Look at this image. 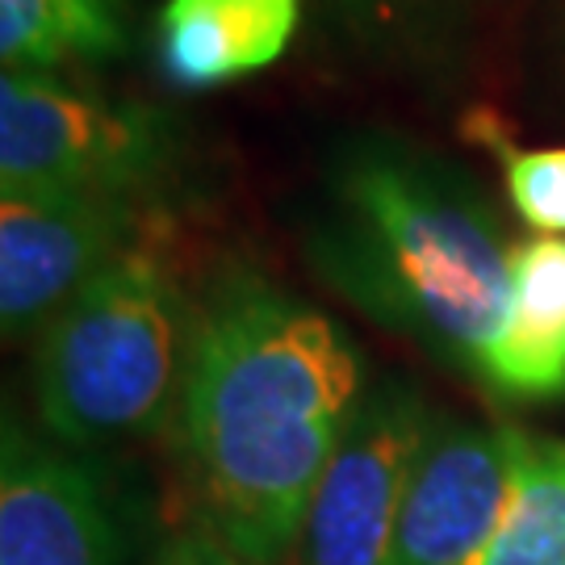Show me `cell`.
<instances>
[{
    "label": "cell",
    "instance_id": "8fae6325",
    "mask_svg": "<svg viewBox=\"0 0 565 565\" xmlns=\"http://www.w3.org/2000/svg\"><path fill=\"white\" fill-rule=\"evenodd\" d=\"M126 46L118 0H0V60L9 72H51Z\"/></svg>",
    "mask_w": 565,
    "mask_h": 565
},
{
    "label": "cell",
    "instance_id": "ba28073f",
    "mask_svg": "<svg viewBox=\"0 0 565 565\" xmlns=\"http://www.w3.org/2000/svg\"><path fill=\"white\" fill-rule=\"evenodd\" d=\"M0 565H118L97 478L13 419L0 445Z\"/></svg>",
    "mask_w": 565,
    "mask_h": 565
},
{
    "label": "cell",
    "instance_id": "9c48e42d",
    "mask_svg": "<svg viewBox=\"0 0 565 565\" xmlns=\"http://www.w3.org/2000/svg\"><path fill=\"white\" fill-rule=\"evenodd\" d=\"M478 377L524 403L565 394V235L511 247L507 315L486 343Z\"/></svg>",
    "mask_w": 565,
    "mask_h": 565
},
{
    "label": "cell",
    "instance_id": "30bf717a",
    "mask_svg": "<svg viewBox=\"0 0 565 565\" xmlns=\"http://www.w3.org/2000/svg\"><path fill=\"white\" fill-rule=\"evenodd\" d=\"M298 0H168L160 67L181 88H214L264 72L298 34Z\"/></svg>",
    "mask_w": 565,
    "mask_h": 565
},
{
    "label": "cell",
    "instance_id": "8992f818",
    "mask_svg": "<svg viewBox=\"0 0 565 565\" xmlns=\"http://www.w3.org/2000/svg\"><path fill=\"white\" fill-rule=\"evenodd\" d=\"M135 235V205L114 193H4L0 202V327L9 340L51 319Z\"/></svg>",
    "mask_w": 565,
    "mask_h": 565
},
{
    "label": "cell",
    "instance_id": "6da1fadb",
    "mask_svg": "<svg viewBox=\"0 0 565 565\" xmlns=\"http://www.w3.org/2000/svg\"><path fill=\"white\" fill-rule=\"evenodd\" d=\"M361 352L315 306L256 273L198 315L181 431L210 527L252 565L302 545L315 486L361 403Z\"/></svg>",
    "mask_w": 565,
    "mask_h": 565
},
{
    "label": "cell",
    "instance_id": "5b68a950",
    "mask_svg": "<svg viewBox=\"0 0 565 565\" xmlns=\"http://www.w3.org/2000/svg\"><path fill=\"white\" fill-rule=\"evenodd\" d=\"M427 431L424 398L411 385L390 382L364 394L315 486L302 565H390Z\"/></svg>",
    "mask_w": 565,
    "mask_h": 565
},
{
    "label": "cell",
    "instance_id": "52a82bcc",
    "mask_svg": "<svg viewBox=\"0 0 565 565\" xmlns=\"http://www.w3.org/2000/svg\"><path fill=\"white\" fill-rule=\"evenodd\" d=\"M532 436L520 427L440 424L406 486L390 565H469L503 520Z\"/></svg>",
    "mask_w": 565,
    "mask_h": 565
},
{
    "label": "cell",
    "instance_id": "4fadbf2b",
    "mask_svg": "<svg viewBox=\"0 0 565 565\" xmlns=\"http://www.w3.org/2000/svg\"><path fill=\"white\" fill-rule=\"evenodd\" d=\"M465 135L499 156L515 214L541 235H565V147H515L490 109L465 121Z\"/></svg>",
    "mask_w": 565,
    "mask_h": 565
},
{
    "label": "cell",
    "instance_id": "7c38bea8",
    "mask_svg": "<svg viewBox=\"0 0 565 565\" xmlns=\"http://www.w3.org/2000/svg\"><path fill=\"white\" fill-rule=\"evenodd\" d=\"M469 565H565V440L532 436L503 520Z\"/></svg>",
    "mask_w": 565,
    "mask_h": 565
},
{
    "label": "cell",
    "instance_id": "5bb4252c",
    "mask_svg": "<svg viewBox=\"0 0 565 565\" xmlns=\"http://www.w3.org/2000/svg\"><path fill=\"white\" fill-rule=\"evenodd\" d=\"M156 565H252L226 545L214 527H184L163 545Z\"/></svg>",
    "mask_w": 565,
    "mask_h": 565
},
{
    "label": "cell",
    "instance_id": "7a4b0ae2",
    "mask_svg": "<svg viewBox=\"0 0 565 565\" xmlns=\"http://www.w3.org/2000/svg\"><path fill=\"white\" fill-rule=\"evenodd\" d=\"M340 210L327 268L343 289L478 373L511 294V252L486 205L440 168L377 151L348 163Z\"/></svg>",
    "mask_w": 565,
    "mask_h": 565
},
{
    "label": "cell",
    "instance_id": "3957f363",
    "mask_svg": "<svg viewBox=\"0 0 565 565\" xmlns=\"http://www.w3.org/2000/svg\"><path fill=\"white\" fill-rule=\"evenodd\" d=\"M193 310L160 243H130L42 331L34 398L60 448H97L163 427L181 406Z\"/></svg>",
    "mask_w": 565,
    "mask_h": 565
},
{
    "label": "cell",
    "instance_id": "277c9868",
    "mask_svg": "<svg viewBox=\"0 0 565 565\" xmlns=\"http://www.w3.org/2000/svg\"><path fill=\"white\" fill-rule=\"evenodd\" d=\"M168 163V130L139 105L88 97L46 72L0 81L4 193H114L130 198Z\"/></svg>",
    "mask_w": 565,
    "mask_h": 565
}]
</instances>
